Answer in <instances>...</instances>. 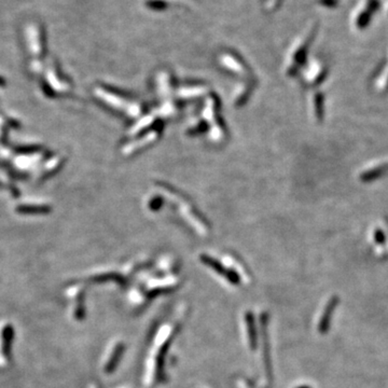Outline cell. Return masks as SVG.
Segmentation results:
<instances>
[{"label": "cell", "mask_w": 388, "mask_h": 388, "mask_svg": "<svg viewBox=\"0 0 388 388\" xmlns=\"http://www.w3.org/2000/svg\"><path fill=\"white\" fill-rule=\"evenodd\" d=\"M15 337L14 327L9 322L0 324V367L5 368L11 362L12 348Z\"/></svg>", "instance_id": "6da1fadb"}, {"label": "cell", "mask_w": 388, "mask_h": 388, "mask_svg": "<svg viewBox=\"0 0 388 388\" xmlns=\"http://www.w3.org/2000/svg\"><path fill=\"white\" fill-rule=\"evenodd\" d=\"M376 8H377V3L375 2V0H371L368 8H367V11L361 13L358 21H357V24H358L359 28H364L369 24V21L371 19V14L376 9Z\"/></svg>", "instance_id": "277c9868"}, {"label": "cell", "mask_w": 388, "mask_h": 388, "mask_svg": "<svg viewBox=\"0 0 388 388\" xmlns=\"http://www.w3.org/2000/svg\"><path fill=\"white\" fill-rule=\"evenodd\" d=\"M388 173L387 161H375L367 165L359 173V179L361 182H373L374 180L382 178Z\"/></svg>", "instance_id": "7a4b0ae2"}, {"label": "cell", "mask_w": 388, "mask_h": 388, "mask_svg": "<svg viewBox=\"0 0 388 388\" xmlns=\"http://www.w3.org/2000/svg\"><path fill=\"white\" fill-rule=\"evenodd\" d=\"M70 296L73 300L72 304V316L75 321H81L82 317L85 316V304H83V293L82 291H77L75 289L74 292L70 291Z\"/></svg>", "instance_id": "3957f363"}]
</instances>
